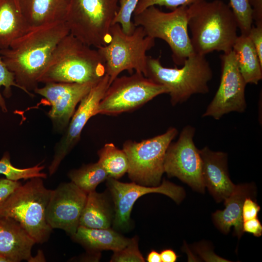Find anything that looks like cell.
I'll return each mask as SVG.
<instances>
[{"label": "cell", "instance_id": "cell-10", "mask_svg": "<svg viewBox=\"0 0 262 262\" xmlns=\"http://www.w3.org/2000/svg\"><path fill=\"white\" fill-rule=\"evenodd\" d=\"M168 93L142 73L117 77L110 84L99 103L97 115H115L133 111L161 94Z\"/></svg>", "mask_w": 262, "mask_h": 262}, {"label": "cell", "instance_id": "cell-8", "mask_svg": "<svg viewBox=\"0 0 262 262\" xmlns=\"http://www.w3.org/2000/svg\"><path fill=\"white\" fill-rule=\"evenodd\" d=\"M119 0H71L66 22L69 33L90 47L109 43Z\"/></svg>", "mask_w": 262, "mask_h": 262}, {"label": "cell", "instance_id": "cell-24", "mask_svg": "<svg viewBox=\"0 0 262 262\" xmlns=\"http://www.w3.org/2000/svg\"><path fill=\"white\" fill-rule=\"evenodd\" d=\"M108 198L96 191L87 194L79 226L93 229L109 228L113 222L114 213Z\"/></svg>", "mask_w": 262, "mask_h": 262}, {"label": "cell", "instance_id": "cell-9", "mask_svg": "<svg viewBox=\"0 0 262 262\" xmlns=\"http://www.w3.org/2000/svg\"><path fill=\"white\" fill-rule=\"evenodd\" d=\"M178 131L170 127L164 133L141 142L128 140L123 145L129 162L127 173L131 180L147 186H158L164 172L167 149Z\"/></svg>", "mask_w": 262, "mask_h": 262}, {"label": "cell", "instance_id": "cell-12", "mask_svg": "<svg viewBox=\"0 0 262 262\" xmlns=\"http://www.w3.org/2000/svg\"><path fill=\"white\" fill-rule=\"evenodd\" d=\"M221 76L218 88L202 117L219 120L231 112L244 113L246 108V85L232 50L220 55Z\"/></svg>", "mask_w": 262, "mask_h": 262}, {"label": "cell", "instance_id": "cell-18", "mask_svg": "<svg viewBox=\"0 0 262 262\" xmlns=\"http://www.w3.org/2000/svg\"><path fill=\"white\" fill-rule=\"evenodd\" d=\"M35 240L15 220L0 216V256L9 262H32Z\"/></svg>", "mask_w": 262, "mask_h": 262}, {"label": "cell", "instance_id": "cell-37", "mask_svg": "<svg viewBox=\"0 0 262 262\" xmlns=\"http://www.w3.org/2000/svg\"><path fill=\"white\" fill-rule=\"evenodd\" d=\"M160 256L162 262H175L178 256L171 249L163 250L161 252Z\"/></svg>", "mask_w": 262, "mask_h": 262}, {"label": "cell", "instance_id": "cell-36", "mask_svg": "<svg viewBox=\"0 0 262 262\" xmlns=\"http://www.w3.org/2000/svg\"><path fill=\"white\" fill-rule=\"evenodd\" d=\"M256 25L262 24V0H248Z\"/></svg>", "mask_w": 262, "mask_h": 262}, {"label": "cell", "instance_id": "cell-26", "mask_svg": "<svg viewBox=\"0 0 262 262\" xmlns=\"http://www.w3.org/2000/svg\"><path fill=\"white\" fill-rule=\"evenodd\" d=\"M68 176L71 181L87 194L95 191L97 186L109 177L98 162L72 170Z\"/></svg>", "mask_w": 262, "mask_h": 262}, {"label": "cell", "instance_id": "cell-2", "mask_svg": "<svg viewBox=\"0 0 262 262\" xmlns=\"http://www.w3.org/2000/svg\"><path fill=\"white\" fill-rule=\"evenodd\" d=\"M187 12L194 53L205 55L232 50L238 28L229 5L221 0H205L188 6Z\"/></svg>", "mask_w": 262, "mask_h": 262}, {"label": "cell", "instance_id": "cell-32", "mask_svg": "<svg viewBox=\"0 0 262 262\" xmlns=\"http://www.w3.org/2000/svg\"><path fill=\"white\" fill-rule=\"evenodd\" d=\"M262 63V24L252 25L247 35Z\"/></svg>", "mask_w": 262, "mask_h": 262}, {"label": "cell", "instance_id": "cell-34", "mask_svg": "<svg viewBox=\"0 0 262 262\" xmlns=\"http://www.w3.org/2000/svg\"><path fill=\"white\" fill-rule=\"evenodd\" d=\"M21 183L17 181L0 178V206Z\"/></svg>", "mask_w": 262, "mask_h": 262}, {"label": "cell", "instance_id": "cell-22", "mask_svg": "<svg viewBox=\"0 0 262 262\" xmlns=\"http://www.w3.org/2000/svg\"><path fill=\"white\" fill-rule=\"evenodd\" d=\"M29 29L17 0H0V49L8 48Z\"/></svg>", "mask_w": 262, "mask_h": 262}, {"label": "cell", "instance_id": "cell-35", "mask_svg": "<svg viewBox=\"0 0 262 262\" xmlns=\"http://www.w3.org/2000/svg\"><path fill=\"white\" fill-rule=\"evenodd\" d=\"M243 231L260 237L262 235V224L257 217L243 221Z\"/></svg>", "mask_w": 262, "mask_h": 262}, {"label": "cell", "instance_id": "cell-40", "mask_svg": "<svg viewBox=\"0 0 262 262\" xmlns=\"http://www.w3.org/2000/svg\"><path fill=\"white\" fill-rule=\"evenodd\" d=\"M0 262H9V261L6 259L0 256Z\"/></svg>", "mask_w": 262, "mask_h": 262}, {"label": "cell", "instance_id": "cell-4", "mask_svg": "<svg viewBox=\"0 0 262 262\" xmlns=\"http://www.w3.org/2000/svg\"><path fill=\"white\" fill-rule=\"evenodd\" d=\"M52 190L44 185L42 178L30 179L17 187L0 206V216L18 223L36 243L47 242L52 229L47 222L46 209Z\"/></svg>", "mask_w": 262, "mask_h": 262}, {"label": "cell", "instance_id": "cell-33", "mask_svg": "<svg viewBox=\"0 0 262 262\" xmlns=\"http://www.w3.org/2000/svg\"><path fill=\"white\" fill-rule=\"evenodd\" d=\"M260 210V206L251 197H246L242 206L243 221L257 217Z\"/></svg>", "mask_w": 262, "mask_h": 262}, {"label": "cell", "instance_id": "cell-6", "mask_svg": "<svg viewBox=\"0 0 262 262\" xmlns=\"http://www.w3.org/2000/svg\"><path fill=\"white\" fill-rule=\"evenodd\" d=\"M110 34L109 43L97 48L104 62L110 84L125 70L130 73L135 70L145 76L147 52L155 46V39L147 35L141 26H136L132 33L127 34L118 23L112 25Z\"/></svg>", "mask_w": 262, "mask_h": 262}, {"label": "cell", "instance_id": "cell-31", "mask_svg": "<svg viewBox=\"0 0 262 262\" xmlns=\"http://www.w3.org/2000/svg\"><path fill=\"white\" fill-rule=\"evenodd\" d=\"M205 0H139L133 15L137 14L151 6H164L172 11L180 6H189Z\"/></svg>", "mask_w": 262, "mask_h": 262}, {"label": "cell", "instance_id": "cell-1", "mask_svg": "<svg viewBox=\"0 0 262 262\" xmlns=\"http://www.w3.org/2000/svg\"><path fill=\"white\" fill-rule=\"evenodd\" d=\"M69 33L64 21L31 28L7 49H0V56L15 76L22 90L37 87L38 79L54 50Z\"/></svg>", "mask_w": 262, "mask_h": 262}, {"label": "cell", "instance_id": "cell-23", "mask_svg": "<svg viewBox=\"0 0 262 262\" xmlns=\"http://www.w3.org/2000/svg\"><path fill=\"white\" fill-rule=\"evenodd\" d=\"M232 50L246 84H257L262 79V63L249 37L238 36Z\"/></svg>", "mask_w": 262, "mask_h": 262}, {"label": "cell", "instance_id": "cell-5", "mask_svg": "<svg viewBox=\"0 0 262 262\" xmlns=\"http://www.w3.org/2000/svg\"><path fill=\"white\" fill-rule=\"evenodd\" d=\"M180 68L164 66L159 58L148 56L145 77L165 86L172 106L187 101L192 95L209 92L213 71L205 55H190Z\"/></svg>", "mask_w": 262, "mask_h": 262}, {"label": "cell", "instance_id": "cell-16", "mask_svg": "<svg viewBox=\"0 0 262 262\" xmlns=\"http://www.w3.org/2000/svg\"><path fill=\"white\" fill-rule=\"evenodd\" d=\"M97 82H49L34 91L50 103L49 116L54 127L62 131L67 127L77 104Z\"/></svg>", "mask_w": 262, "mask_h": 262}, {"label": "cell", "instance_id": "cell-7", "mask_svg": "<svg viewBox=\"0 0 262 262\" xmlns=\"http://www.w3.org/2000/svg\"><path fill=\"white\" fill-rule=\"evenodd\" d=\"M188 7L180 6L169 12L151 6L132 15L135 26H141L147 35L164 41L169 46L175 64L182 65L194 52L188 27Z\"/></svg>", "mask_w": 262, "mask_h": 262}, {"label": "cell", "instance_id": "cell-27", "mask_svg": "<svg viewBox=\"0 0 262 262\" xmlns=\"http://www.w3.org/2000/svg\"><path fill=\"white\" fill-rule=\"evenodd\" d=\"M229 6L235 16L241 34L248 35L253 22L248 0H229Z\"/></svg>", "mask_w": 262, "mask_h": 262}, {"label": "cell", "instance_id": "cell-39", "mask_svg": "<svg viewBox=\"0 0 262 262\" xmlns=\"http://www.w3.org/2000/svg\"><path fill=\"white\" fill-rule=\"evenodd\" d=\"M4 171V163L2 160H0V174H3Z\"/></svg>", "mask_w": 262, "mask_h": 262}, {"label": "cell", "instance_id": "cell-25", "mask_svg": "<svg viewBox=\"0 0 262 262\" xmlns=\"http://www.w3.org/2000/svg\"><path fill=\"white\" fill-rule=\"evenodd\" d=\"M98 162L105 169L108 177L116 180L127 172L129 162L123 150L112 143H107L98 151Z\"/></svg>", "mask_w": 262, "mask_h": 262}, {"label": "cell", "instance_id": "cell-29", "mask_svg": "<svg viewBox=\"0 0 262 262\" xmlns=\"http://www.w3.org/2000/svg\"><path fill=\"white\" fill-rule=\"evenodd\" d=\"M112 262H144L145 260L138 247V237L130 239L129 243L123 248L113 251Z\"/></svg>", "mask_w": 262, "mask_h": 262}, {"label": "cell", "instance_id": "cell-3", "mask_svg": "<svg viewBox=\"0 0 262 262\" xmlns=\"http://www.w3.org/2000/svg\"><path fill=\"white\" fill-rule=\"evenodd\" d=\"M105 74L104 62L97 49L69 33L55 48L38 82L96 83Z\"/></svg>", "mask_w": 262, "mask_h": 262}, {"label": "cell", "instance_id": "cell-38", "mask_svg": "<svg viewBox=\"0 0 262 262\" xmlns=\"http://www.w3.org/2000/svg\"><path fill=\"white\" fill-rule=\"evenodd\" d=\"M147 260L148 262H162L160 253L152 250L148 254Z\"/></svg>", "mask_w": 262, "mask_h": 262}, {"label": "cell", "instance_id": "cell-15", "mask_svg": "<svg viewBox=\"0 0 262 262\" xmlns=\"http://www.w3.org/2000/svg\"><path fill=\"white\" fill-rule=\"evenodd\" d=\"M87 194L72 181L61 183L52 190L46 209L47 220L51 228L73 235L79 226Z\"/></svg>", "mask_w": 262, "mask_h": 262}, {"label": "cell", "instance_id": "cell-28", "mask_svg": "<svg viewBox=\"0 0 262 262\" xmlns=\"http://www.w3.org/2000/svg\"><path fill=\"white\" fill-rule=\"evenodd\" d=\"M139 0H119L117 13L113 25L118 23L123 31L127 34L132 33L135 26L132 20L134 11Z\"/></svg>", "mask_w": 262, "mask_h": 262}, {"label": "cell", "instance_id": "cell-21", "mask_svg": "<svg viewBox=\"0 0 262 262\" xmlns=\"http://www.w3.org/2000/svg\"><path fill=\"white\" fill-rule=\"evenodd\" d=\"M71 237L89 252L95 253L102 250H118L125 247L130 241V239L110 228L93 229L81 226Z\"/></svg>", "mask_w": 262, "mask_h": 262}, {"label": "cell", "instance_id": "cell-13", "mask_svg": "<svg viewBox=\"0 0 262 262\" xmlns=\"http://www.w3.org/2000/svg\"><path fill=\"white\" fill-rule=\"evenodd\" d=\"M107 185L114 204V227L120 230L126 229L129 227L133 206L141 196L152 193H160L169 197L177 203L180 202L185 196L182 187L164 179L158 186H147L134 182H122L108 177Z\"/></svg>", "mask_w": 262, "mask_h": 262}, {"label": "cell", "instance_id": "cell-30", "mask_svg": "<svg viewBox=\"0 0 262 262\" xmlns=\"http://www.w3.org/2000/svg\"><path fill=\"white\" fill-rule=\"evenodd\" d=\"M2 86L4 87V95L7 98L10 97L12 94V86L22 90L21 87L16 82L14 74L9 70L0 56V89ZM0 108L3 112H7L5 101L0 92Z\"/></svg>", "mask_w": 262, "mask_h": 262}, {"label": "cell", "instance_id": "cell-19", "mask_svg": "<svg viewBox=\"0 0 262 262\" xmlns=\"http://www.w3.org/2000/svg\"><path fill=\"white\" fill-rule=\"evenodd\" d=\"M29 28L65 20L71 0H17Z\"/></svg>", "mask_w": 262, "mask_h": 262}, {"label": "cell", "instance_id": "cell-20", "mask_svg": "<svg viewBox=\"0 0 262 262\" xmlns=\"http://www.w3.org/2000/svg\"><path fill=\"white\" fill-rule=\"evenodd\" d=\"M255 190L252 185L240 184L235 186L230 195L224 201L225 208L217 210L213 217L217 227L223 232L227 233L233 227L236 234L240 238L243 234L242 206L245 198L251 197Z\"/></svg>", "mask_w": 262, "mask_h": 262}, {"label": "cell", "instance_id": "cell-17", "mask_svg": "<svg viewBox=\"0 0 262 262\" xmlns=\"http://www.w3.org/2000/svg\"><path fill=\"white\" fill-rule=\"evenodd\" d=\"M202 161L204 185L214 198L220 202L227 198L235 187L229 177L227 154L215 151L205 146L199 149Z\"/></svg>", "mask_w": 262, "mask_h": 262}, {"label": "cell", "instance_id": "cell-11", "mask_svg": "<svg viewBox=\"0 0 262 262\" xmlns=\"http://www.w3.org/2000/svg\"><path fill=\"white\" fill-rule=\"evenodd\" d=\"M195 131L194 127L187 125L178 140L170 144L165 155L164 171L169 177H177L194 190L204 193L202 161L193 140Z\"/></svg>", "mask_w": 262, "mask_h": 262}, {"label": "cell", "instance_id": "cell-14", "mask_svg": "<svg viewBox=\"0 0 262 262\" xmlns=\"http://www.w3.org/2000/svg\"><path fill=\"white\" fill-rule=\"evenodd\" d=\"M109 85L110 78L105 74L80 102L66 131L55 147L53 160L49 167L50 176L56 172L62 161L79 141L81 132L87 121L97 115L99 103Z\"/></svg>", "mask_w": 262, "mask_h": 262}]
</instances>
